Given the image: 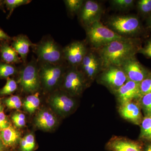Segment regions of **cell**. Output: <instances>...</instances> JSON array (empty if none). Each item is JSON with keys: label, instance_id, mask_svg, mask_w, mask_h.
I'll list each match as a JSON object with an SVG mask.
<instances>
[{"label": "cell", "instance_id": "cell-37", "mask_svg": "<svg viewBox=\"0 0 151 151\" xmlns=\"http://www.w3.org/2000/svg\"><path fill=\"white\" fill-rule=\"evenodd\" d=\"M143 151H151V143L147 142L143 146Z\"/></svg>", "mask_w": 151, "mask_h": 151}, {"label": "cell", "instance_id": "cell-40", "mask_svg": "<svg viewBox=\"0 0 151 151\" xmlns=\"http://www.w3.org/2000/svg\"><path fill=\"white\" fill-rule=\"evenodd\" d=\"M3 111H4V107H3L2 104L1 103V99H0V113Z\"/></svg>", "mask_w": 151, "mask_h": 151}, {"label": "cell", "instance_id": "cell-33", "mask_svg": "<svg viewBox=\"0 0 151 151\" xmlns=\"http://www.w3.org/2000/svg\"><path fill=\"white\" fill-rule=\"evenodd\" d=\"M141 97L144 94L151 93V73L139 83Z\"/></svg>", "mask_w": 151, "mask_h": 151}, {"label": "cell", "instance_id": "cell-9", "mask_svg": "<svg viewBox=\"0 0 151 151\" xmlns=\"http://www.w3.org/2000/svg\"><path fill=\"white\" fill-rule=\"evenodd\" d=\"M49 102L53 110L63 117L69 116L77 108L75 98L61 90L55 91L52 94Z\"/></svg>", "mask_w": 151, "mask_h": 151}, {"label": "cell", "instance_id": "cell-27", "mask_svg": "<svg viewBox=\"0 0 151 151\" xmlns=\"http://www.w3.org/2000/svg\"><path fill=\"white\" fill-rule=\"evenodd\" d=\"M65 6L71 14H78L84 2V0H64Z\"/></svg>", "mask_w": 151, "mask_h": 151}, {"label": "cell", "instance_id": "cell-31", "mask_svg": "<svg viewBox=\"0 0 151 151\" xmlns=\"http://www.w3.org/2000/svg\"><path fill=\"white\" fill-rule=\"evenodd\" d=\"M137 7L139 12L143 14L151 13V0H140L137 2Z\"/></svg>", "mask_w": 151, "mask_h": 151}, {"label": "cell", "instance_id": "cell-23", "mask_svg": "<svg viewBox=\"0 0 151 151\" xmlns=\"http://www.w3.org/2000/svg\"><path fill=\"white\" fill-rule=\"evenodd\" d=\"M35 147V138L32 134L27 135L20 141L19 151H34Z\"/></svg>", "mask_w": 151, "mask_h": 151}, {"label": "cell", "instance_id": "cell-16", "mask_svg": "<svg viewBox=\"0 0 151 151\" xmlns=\"http://www.w3.org/2000/svg\"><path fill=\"white\" fill-rule=\"evenodd\" d=\"M113 94L119 105L138 100L141 97L139 83L128 80Z\"/></svg>", "mask_w": 151, "mask_h": 151}, {"label": "cell", "instance_id": "cell-12", "mask_svg": "<svg viewBox=\"0 0 151 151\" xmlns=\"http://www.w3.org/2000/svg\"><path fill=\"white\" fill-rule=\"evenodd\" d=\"M103 13V8L100 3L87 0L84 1L78 14L80 22L85 28L95 22L100 21Z\"/></svg>", "mask_w": 151, "mask_h": 151}, {"label": "cell", "instance_id": "cell-41", "mask_svg": "<svg viewBox=\"0 0 151 151\" xmlns=\"http://www.w3.org/2000/svg\"><path fill=\"white\" fill-rule=\"evenodd\" d=\"M150 28V29H151V27Z\"/></svg>", "mask_w": 151, "mask_h": 151}, {"label": "cell", "instance_id": "cell-17", "mask_svg": "<svg viewBox=\"0 0 151 151\" xmlns=\"http://www.w3.org/2000/svg\"><path fill=\"white\" fill-rule=\"evenodd\" d=\"M34 45L27 36L20 35L14 38L11 46L20 55L22 61L24 63L27 62L30 47Z\"/></svg>", "mask_w": 151, "mask_h": 151}, {"label": "cell", "instance_id": "cell-3", "mask_svg": "<svg viewBox=\"0 0 151 151\" xmlns=\"http://www.w3.org/2000/svg\"><path fill=\"white\" fill-rule=\"evenodd\" d=\"M90 85V81L78 68L68 66L65 70L59 88L76 98L80 97Z\"/></svg>", "mask_w": 151, "mask_h": 151}, {"label": "cell", "instance_id": "cell-14", "mask_svg": "<svg viewBox=\"0 0 151 151\" xmlns=\"http://www.w3.org/2000/svg\"><path fill=\"white\" fill-rule=\"evenodd\" d=\"M118 112L122 119L136 125L140 126L144 118L138 100L119 105Z\"/></svg>", "mask_w": 151, "mask_h": 151}, {"label": "cell", "instance_id": "cell-6", "mask_svg": "<svg viewBox=\"0 0 151 151\" xmlns=\"http://www.w3.org/2000/svg\"><path fill=\"white\" fill-rule=\"evenodd\" d=\"M38 65L41 86L47 91L59 87L67 68L64 64L38 62Z\"/></svg>", "mask_w": 151, "mask_h": 151}, {"label": "cell", "instance_id": "cell-24", "mask_svg": "<svg viewBox=\"0 0 151 151\" xmlns=\"http://www.w3.org/2000/svg\"><path fill=\"white\" fill-rule=\"evenodd\" d=\"M17 68L14 64L4 62H0V78H8L11 76L15 75L18 72Z\"/></svg>", "mask_w": 151, "mask_h": 151}, {"label": "cell", "instance_id": "cell-34", "mask_svg": "<svg viewBox=\"0 0 151 151\" xmlns=\"http://www.w3.org/2000/svg\"><path fill=\"white\" fill-rule=\"evenodd\" d=\"M11 122L4 111L0 113V132L10 126Z\"/></svg>", "mask_w": 151, "mask_h": 151}, {"label": "cell", "instance_id": "cell-32", "mask_svg": "<svg viewBox=\"0 0 151 151\" xmlns=\"http://www.w3.org/2000/svg\"><path fill=\"white\" fill-rule=\"evenodd\" d=\"M11 118L15 127L21 128L25 126V116L23 113L17 112L13 114Z\"/></svg>", "mask_w": 151, "mask_h": 151}, {"label": "cell", "instance_id": "cell-29", "mask_svg": "<svg viewBox=\"0 0 151 151\" xmlns=\"http://www.w3.org/2000/svg\"><path fill=\"white\" fill-rule=\"evenodd\" d=\"M31 1L29 0H5L3 2L9 11V17H10L15 9L20 6L27 4Z\"/></svg>", "mask_w": 151, "mask_h": 151}, {"label": "cell", "instance_id": "cell-39", "mask_svg": "<svg viewBox=\"0 0 151 151\" xmlns=\"http://www.w3.org/2000/svg\"><path fill=\"white\" fill-rule=\"evenodd\" d=\"M148 25L149 27L150 28L151 27V13L150 14V16L149 17L148 21Z\"/></svg>", "mask_w": 151, "mask_h": 151}, {"label": "cell", "instance_id": "cell-36", "mask_svg": "<svg viewBox=\"0 0 151 151\" xmlns=\"http://www.w3.org/2000/svg\"><path fill=\"white\" fill-rule=\"evenodd\" d=\"M11 40L12 38L10 37L4 31L0 29V40L7 42Z\"/></svg>", "mask_w": 151, "mask_h": 151}, {"label": "cell", "instance_id": "cell-22", "mask_svg": "<svg viewBox=\"0 0 151 151\" xmlns=\"http://www.w3.org/2000/svg\"><path fill=\"white\" fill-rule=\"evenodd\" d=\"M140 127V139L151 143V116H144Z\"/></svg>", "mask_w": 151, "mask_h": 151}, {"label": "cell", "instance_id": "cell-1", "mask_svg": "<svg viewBox=\"0 0 151 151\" xmlns=\"http://www.w3.org/2000/svg\"><path fill=\"white\" fill-rule=\"evenodd\" d=\"M137 39L129 38L112 42L96 50L100 57L103 69L110 66H121L127 60L135 56L141 48Z\"/></svg>", "mask_w": 151, "mask_h": 151}, {"label": "cell", "instance_id": "cell-26", "mask_svg": "<svg viewBox=\"0 0 151 151\" xmlns=\"http://www.w3.org/2000/svg\"><path fill=\"white\" fill-rule=\"evenodd\" d=\"M138 101L145 116H151V93L142 95Z\"/></svg>", "mask_w": 151, "mask_h": 151}, {"label": "cell", "instance_id": "cell-35", "mask_svg": "<svg viewBox=\"0 0 151 151\" xmlns=\"http://www.w3.org/2000/svg\"><path fill=\"white\" fill-rule=\"evenodd\" d=\"M138 53H141L145 56L151 58V39L148 40L145 45L139 50Z\"/></svg>", "mask_w": 151, "mask_h": 151}, {"label": "cell", "instance_id": "cell-4", "mask_svg": "<svg viewBox=\"0 0 151 151\" xmlns=\"http://www.w3.org/2000/svg\"><path fill=\"white\" fill-rule=\"evenodd\" d=\"M106 26L119 35L129 38H134L142 30L139 19L132 15L111 17L106 22Z\"/></svg>", "mask_w": 151, "mask_h": 151}, {"label": "cell", "instance_id": "cell-5", "mask_svg": "<svg viewBox=\"0 0 151 151\" xmlns=\"http://www.w3.org/2000/svg\"><path fill=\"white\" fill-rule=\"evenodd\" d=\"M38 62L59 65L63 64V48L52 38L44 39L32 47Z\"/></svg>", "mask_w": 151, "mask_h": 151}, {"label": "cell", "instance_id": "cell-30", "mask_svg": "<svg viewBox=\"0 0 151 151\" xmlns=\"http://www.w3.org/2000/svg\"><path fill=\"white\" fill-rule=\"evenodd\" d=\"M4 104L9 109H19L22 106L20 98L17 95H13L5 99Z\"/></svg>", "mask_w": 151, "mask_h": 151}, {"label": "cell", "instance_id": "cell-21", "mask_svg": "<svg viewBox=\"0 0 151 151\" xmlns=\"http://www.w3.org/2000/svg\"><path fill=\"white\" fill-rule=\"evenodd\" d=\"M40 103L39 94L36 92L26 98L24 101L23 106L26 111L30 114H32L39 107Z\"/></svg>", "mask_w": 151, "mask_h": 151}, {"label": "cell", "instance_id": "cell-38", "mask_svg": "<svg viewBox=\"0 0 151 151\" xmlns=\"http://www.w3.org/2000/svg\"><path fill=\"white\" fill-rule=\"evenodd\" d=\"M6 147L3 144L2 142L0 139V151H6Z\"/></svg>", "mask_w": 151, "mask_h": 151}, {"label": "cell", "instance_id": "cell-13", "mask_svg": "<svg viewBox=\"0 0 151 151\" xmlns=\"http://www.w3.org/2000/svg\"><path fill=\"white\" fill-rule=\"evenodd\" d=\"M128 80L140 83L151 73L147 68L142 65L136 56L127 60L121 66Z\"/></svg>", "mask_w": 151, "mask_h": 151}, {"label": "cell", "instance_id": "cell-2", "mask_svg": "<svg viewBox=\"0 0 151 151\" xmlns=\"http://www.w3.org/2000/svg\"><path fill=\"white\" fill-rule=\"evenodd\" d=\"M85 29L87 42L94 50L102 48L114 41L129 39L117 34L100 21L93 23Z\"/></svg>", "mask_w": 151, "mask_h": 151}, {"label": "cell", "instance_id": "cell-8", "mask_svg": "<svg viewBox=\"0 0 151 151\" xmlns=\"http://www.w3.org/2000/svg\"><path fill=\"white\" fill-rule=\"evenodd\" d=\"M96 79L98 84L105 86L113 94L129 80L122 67L117 66L104 68Z\"/></svg>", "mask_w": 151, "mask_h": 151}, {"label": "cell", "instance_id": "cell-18", "mask_svg": "<svg viewBox=\"0 0 151 151\" xmlns=\"http://www.w3.org/2000/svg\"><path fill=\"white\" fill-rule=\"evenodd\" d=\"M35 122L36 126L40 129L50 131L54 129L58 124L55 116L50 111L43 109L38 112Z\"/></svg>", "mask_w": 151, "mask_h": 151}, {"label": "cell", "instance_id": "cell-10", "mask_svg": "<svg viewBox=\"0 0 151 151\" xmlns=\"http://www.w3.org/2000/svg\"><path fill=\"white\" fill-rule=\"evenodd\" d=\"M88 51L84 41L73 42L63 48L64 61L67 63L69 66L78 68Z\"/></svg>", "mask_w": 151, "mask_h": 151}, {"label": "cell", "instance_id": "cell-25", "mask_svg": "<svg viewBox=\"0 0 151 151\" xmlns=\"http://www.w3.org/2000/svg\"><path fill=\"white\" fill-rule=\"evenodd\" d=\"M134 0H112L110 1L112 7L119 11H127L134 6Z\"/></svg>", "mask_w": 151, "mask_h": 151}, {"label": "cell", "instance_id": "cell-11", "mask_svg": "<svg viewBox=\"0 0 151 151\" xmlns=\"http://www.w3.org/2000/svg\"><path fill=\"white\" fill-rule=\"evenodd\" d=\"M78 68L92 83L103 70L100 57L96 50H88Z\"/></svg>", "mask_w": 151, "mask_h": 151}, {"label": "cell", "instance_id": "cell-19", "mask_svg": "<svg viewBox=\"0 0 151 151\" xmlns=\"http://www.w3.org/2000/svg\"><path fill=\"white\" fill-rule=\"evenodd\" d=\"M0 53L3 62L12 64L23 62L17 52L6 41H2L0 44Z\"/></svg>", "mask_w": 151, "mask_h": 151}, {"label": "cell", "instance_id": "cell-15", "mask_svg": "<svg viewBox=\"0 0 151 151\" xmlns=\"http://www.w3.org/2000/svg\"><path fill=\"white\" fill-rule=\"evenodd\" d=\"M108 151H143L139 142L122 136L112 137L105 145Z\"/></svg>", "mask_w": 151, "mask_h": 151}, {"label": "cell", "instance_id": "cell-20", "mask_svg": "<svg viewBox=\"0 0 151 151\" xmlns=\"http://www.w3.org/2000/svg\"><path fill=\"white\" fill-rule=\"evenodd\" d=\"M20 133L11 125L0 132V139L6 148L16 145L20 140Z\"/></svg>", "mask_w": 151, "mask_h": 151}, {"label": "cell", "instance_id": "cell-28", "mask_svg": "<svg viewBox=\"0 0 151 151\" xmlns=\"http://www.w3.org/2000/svg\"><path fill=\"white\" fill-rule=\"evenodd\" d=\"M17 87V84L15 80L13 78H7L5 85L0 89V95H7L12 94L16 91Z\"/></svg>", "mask_w": 151, "mask_h": 151}, {"label": "cell", "instance_id": "cell-7", "mask_svg": "<svg viewBox=\"0 0 151 151\" xmlns=\"http://www.w3.org/2000/svg\"><path fill=\"white\" fill-rule=\"evenodd\" d=\"M18 83L26 93L37 92L41 86L37 59L34 58L29 62L24 63L19 71Z\"/></svg>", "mask_w": 151, "mask_h": 151}]
</instances>
